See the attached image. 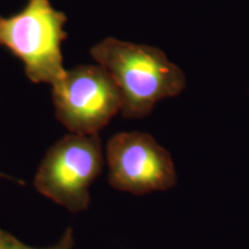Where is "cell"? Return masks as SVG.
<instances>
[{
  "mask_svg": "<svg viewBox=\"0 0 249 249\" xmlns=\"http://www.w3.org/2000/svg\"><path fill=\"white\" fill-rule=\"evenodd\" d=\"M66 14L50 0H28L20 12L0 15V46L20 59L34 83L54 85L65 73L61 44L68 34Z\"/></svg>",
  "mask_w": 249,
  "mask_h": 249,
  "instance_id": "obj_2",
  "label": "cell"
},
{
  "mask_svg": "<svg viewBox=\"0 0 249 249\" xmlns=\"http://www.w3.org/2000/svg\"><path fill=\"white\" fill-rule=\"evenodd\" d=\"M74 248V232L71 227L65 231L61 239L57 244L48 248H35L30 247L18 239L15 238L13 234L9 232L4 231L0 229V249H73Z\"/></svg>",
  "mask_w": 249,
  "mask_h": 249,
  "instance_id": "obj_6",
  "label": "cell"
},
{
  "mask_svg": "<svg viewBox=\"0 0 249 249\" xmlns=\"http://www.w3.org/2000/svg\"><path fill=\"white\" fill-rule=\"evenodd\" d=\"M108 183L120 192L145 195L177 185L172 156L150 134L121 132L107 143Z\"/></svg>",
  "mask_w": 249,
  "mask_h": 249,
  "instance_id": "obj_5",
  "label": "cell"
},
{
  "mask_svg": "<svg viewBox=\"0 0 249 249\" xmlns=\"http://www.w3.org/2000/svg\"><path fill=\"white\" fill-rule=\"evenodd\" d=\"M55 118L74 134H98L121 112L119 89L99 65L65 71L52 85Z\"/></svg>",
  "mask_w": 249,
  "mask_h": 249,
  "instance_id": "obj_4",
  "label": "cell"
},
{
  "mask_svg": "<svg viewBox=\"0 0 249 249\" xmlns=\"http://www.w3.org/2000/svg\"><path fill=\"white\" fill-rule=\"evenodd\" d=\"M90 53L119 89L124 119L149 116L158 103L177 97L186 88L183 71L155 46L107 37Z\"/></svg>",
  "mask_w": 249,
  "mask_h": 249,
  "instance_id": "obj_1",
  "label": "cell"
},
{
  "mask_svg": "<svg viewBox=\"0 0 249 249\" xmlns=\"http://www.w3.org/2000/svg\"><path fill=\"white\" fill-rule=\"evenodd\" d=\"M9 179V180H13V181H17V182H18V183H21V185H24V181H22V180H18V179H15V178H13V177H11V176H7V174H5V173H1L0 172V179Z\"/></svg>",
  "mask_w": 249,
  "mask_h": 249,
  "instance_id": "obj_7",
  "label": "cell"
},
{
  "mask_svg": "<svg viewBox=\"0 0 249 249\" xmlns=\"http://www.w3.org/2000/svg\"><path fill=\"white\" fill-rule=\"evenodd\" d=\"M104 167L98 134H68L49 148L35 174L40 194L71 213L88 209L90 187Z\"/></svg>",
  "mask_w": 249,
  "mask_h": 249,
  "instance_id": "obj_3",
  "label": "cell"
}]
</instances>
